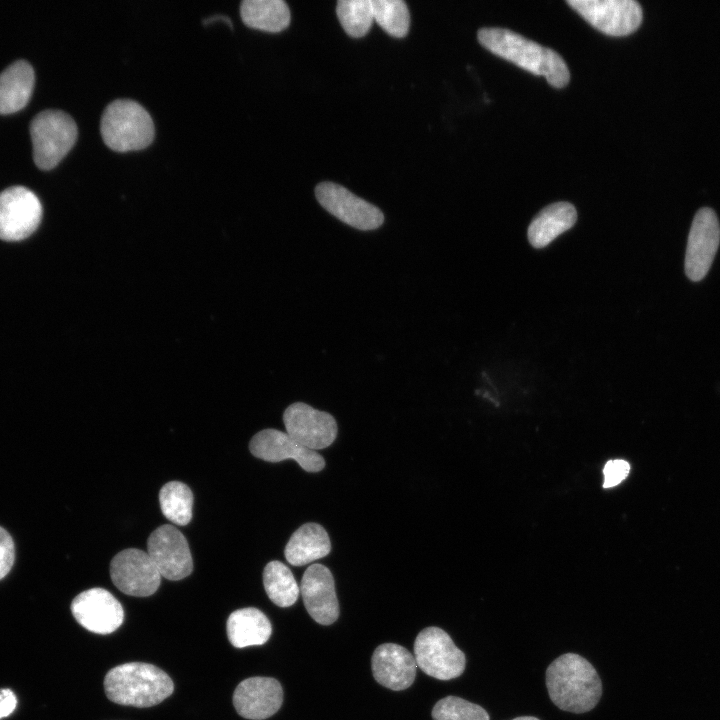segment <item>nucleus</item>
<instances>
[{
	"instance_id": "f257e3e1",
	"label": "nucleus",
	"mask_w": 720,
	"mask_h": 720,
	"mask_svg": "<svg viewBox=\"0 0 720 720\" xmlns=\"http://www.w3.org/2000/svg\"><path fill=\"white\" fill-rule=\"evenodd\" d=\"M477 37L479 43L493 54L535 75L545 76L551 86L563 88L568 84V67L554 50L503 28H482Z\"/></svg>"
},
{
	"instance_id": "f03ea898",
	"label": "nucleus",
	"mask_w": 720,
	"mask_h": 720,
	"mask_svg": "<svg viewBox=\"0 0 720 720\" xmlns=\"http://www.w3.org/2000/svg\"><path fill=\"white\" fill-rule=\"evenodd\" d=\"M546 686L552 702L572 713L590 711L602 694V683L595 668L574 653L563 654L548 666Z\"/></svg>"
},
{
	"instance_id": "7ed1b4c3",
	"label": "nucleus",
	"mask_w": 720,
	"mask_h": 720,
	"mask_svg": "<svg viewBox=\"0 0 720 720\" xmlns=\"http://www.w3.org/2000/svg\"><path fill=\"white\" fill-rule=\"evenodd\" d=\"M104 690L114 703L143 708L157 705L169 697L174 684L160 668L148 663L130 662L107 672Z\"/></svg>"
},
{
	"instance_id": "20e7f679",
	"label": "nucleus",
	"mask_w": 720,
	"mask_h": 720,
	"mask_svg": "<svg viewBox=\"0 0 720 720\" xmlns=\"http://www.w3.org/2000/svg\"><path fill=\"white\" fill-rule=\"evenodd\" d=\"M100 131L104 143L117 152L142 150L152 143L155 134L147 110L131 99H117L107 105Z\"/></svg>"
},
{
	"instance_id": "39448f33",
	"label": "nucleus",
	"mask_w": 720,
	"mask_h": 720,
	"mask_svg": "<svg viewBox=\"0 0 720 720\" xmlns=\"http://www.w3.org/2000/svg\"><path fill=\"white\" fill-rule=\"evenodd\" d=\"M30 136L33 158L41 170L56 167L74 146L78 129L73 118L64 111L44 110L31 121Z\"/></svg>"
},
{
	"instance_id": "423d86ee",
	"label": "nucleus",
	"mask_w": 720,
	"mask_h": 720,
	"mask_svg": "<svg viewBox=\"0 0 720 720\" xmlns=\"http://www.w3.org/2000/svg\"><path fill=\"white\" fill-rule=\"evenodd\" d=\"M414 653L417 666L433 678L450 680L464 672L465 654L439 627H427L417 635Z\"/></svg>"
},
{
	"instance_id": "0eeeda50",
	"label": "nucleus",
	"mask_w": 720,
	"mask_h": 720,
	"mask_svg": "<svg viewBox=\"0 0 720 720\" xmlns=\"http://www.w3.org/2000/svg\"><path fill=\"white\" fill-rule=\"evenodd\" d=\"M588 23L610 36H626L642 21V8L634 0H567Z\"/></svg>"
},
{
	"instance_id": "6e6552de",
	"label": "nucleus",
	"mask_w": 720,
	"mask_h": 720,
	"mask_svg": "<svg viewBox=\"0 0 720 720\" xmlns=\"http://www.w3.org/2000/svg\"><path fill=\"white\" fill-rule=\"evenodd\" d=\"M42 218L40 200L24 186H11L0 192V239L20 241L29 237Z\"/></svg>"
},
{
	"instance_id": "1a4fd4ad",
	"label": "nucleus",
	"mask_w": 720,
	"mask_h": 720,
	"mask_svg": "<svg viewBox=\"0 0 720 720\" xmlns=\"http://www.w3.org/2000/svg\"><path fill=\"white\" fill-rule=\"evenodd\" d=\"M315 196L325 210L353 228L369 231L379 228L384 222V215L378 207L339 184L319 183Z\"/></svg>"
},
{
	"instance_id": "9d476101",
	"label": "nucleus",
	"mask_w": 720,
	"mask_h": 720,
	"mask_svg": "<svg viewBox=\"0 0 720 720\" xmlns=\"http://www.w3.org/2000/svg\"><path fill=\"white\" fill-rule=\"evenodd\" d=\"M110 576L121 592L136 597L155 593L162 577L148 553L136 548L122 550L113 557Z\"/></svg>"
},
{
	"instance_id": "9b49d317",
	"label": "nucleus",
	"mask_w": 720,
	"mask_h": 720,
	"mask_svg": "<svg viewBox=\"0 0 720 720\" xmlns=\"http://www.w3.org/2000/svg\"><path fill=\"white\" fill-rule=\"evenodd\" d=\"M147 553L161 576L168 580H181L193 570L188 542L172 525H162L150 534Z\"/></svg>"
},
{
	"instance_id": "f8f14e48",
	"label": "nucleus",
	"mask_w": 720,
	"mask_h": 720,
	"mask_svg": "<svg viewBox=\"0 0 720 720\" xmlns=\"http://www.w3.org/2000/svg\"><path fill=\"white\" fill-rule=\"evenodd\" d=\"M720 243V226L715 212L701 208L690 228L685 273L692 281L702 280L708 273Z\"/></svg>"
},
{
	"instance_id": "ddd939ff",
	"label": "nucleus",
	"mask_w": 720,
	"mask_h": 720,
	"mask_svg": "<svg viewBox=\"0 0 720 720\" xmlns=\"http://www.w3.org/2000/svg\"><path fill=\"white\" fill-rule=\"evenodd\" d=\"M286 432L301 445L318 450L330 446L337 436L334 417L303 402L288 406L283 414Z\"/></svg>"
},
{
	"instance_id": "4468645a",
	"label": "nucleus",
	"mask_w": 720,
	"mask_h": 720,
	"mask_svg": "<svg viewBox=\"0 0 720 720\" xmlns=\"http://www.w3.org/2000/svg\"><path fill=\"white\" fill-rule=\"evenodd\" d=\"M77 622L97 634H110L120 627L124 611L120 602L103 588H92L78 594L71 604Z\"/></svg>"
},
{
	"instance_id": "2eb2a0df",
	"label": "nucleus",
	"mask_w": 720,
	"mask_h": 720,
	"mask_svg": "<svg viewBox=\"0 0 720 720\" xmlns=\"http://www.w3.org/2000/svg\"><path fill=\"white\" fill-rule=\"evenodd\" d=\"M250 452L268 462L295 460L307 472H319L325 467L324 458L295 439L287 432L264 429L256 433L249 443Z\"/></svg>"
},
{
	"instance_id": "dca6fc26",
	"label": "nucleus",
	"mask_w": 720,
	"mask_h": 720,
	"mask_svg": "<svg viewBox=\"0 0 720 720\" xmlns=\"http://www.w3.org/2000/svg\"><path fill=\"white\" fill-rule=\"evenodd\" d=\"M300 593L309 615L322 625L334 623L339 616V604L331 571L322 564H312L302 577Z\"/></svg>"
},
{
	"instance_id": "f3484780",
	"label": "nucleus",
	"mask_w": 720,
	"mask_h": 720,
	"mask_svg": "<svg viewBox=\"0 0 720 720\" xmlns=\"http://www.w3.org/2000/svg\"><path fill=\"white\" fill-rule=\"evenodd\" d=\"M282 702V687L270 677L247 678L238 684L233 694L237 713L251 720L271 717L280 709Z\"/></svg>"
},
{
	"instance_id": "a211bd4d",
	"label": "nucleus",
	"mask_w": 720,
	"mask_h": 720,
	"mask_svg": "<svg viewBox=\"0 0 720 720\" xmlns=\"http://www.w3.org/2000/svg\"><path fill=\"white\" fill-rule=\"evenodd\" d=\"M416 667L414 656L406 648L395 643L379 645L371 658L375 680L394 691L404 690L412 685L416 676Z\"/></svg>"
},
{
	"instance_id": "6ab92c4d",
	"label": "nucleus",
	"mask_w": 720,
	"mask_h": 720,
	"mask_svg": "<svg viewBox=\"0 0 720 720\" xmlns=\"http://www.w3.org/2000/svg\"><path fill=\"white\" fill-rule=\"evenodd\" d=\"M34 70L25 60L12 63L0 74V114L21 110L29 102L34 87Z\"/></svg>"
},
{
	"instance_id": "aec40b11",
	"label": "nucleus",
	"mask_w": 720,
	"mask_h": 720,
	"mask_svg": "<svg viewBox=\"0 0 720 720\" xmlns=\"http://www.w3.org/2000/svg\"><path fill=\"white\" fill-rule=\"evenodd\" d=\"M577 220L575 207L568 202H556L543 208L531 221L527 236L534 248H544L556 237L570 229Z\"/></svg>"
},
{
	"instance_id": "412c9836",
	"label": "nucleus",
	"mask_w": 720,
	"mask_h": 720,
	"mask_svg": "<svg viewBox=\"0 0 720 720\" xmlns=\"http://www.w3.org/2000/svg\"><path fill=\"white\" fill-rule=\"evenodd\" d=\"M227 636L236 648L263 645L272 633V625L259 609L248 607L232 612L226 624Z\"/></svg>"
},
{
	"instance_id": "4be33fe9",
	"label": "nucleus",
	"mask_w": 720,
	"mask_h": 720,
	"mask_svg": "<svg viewBox=\"0 0 720 720\" xmlns=\"http://www.w3.org/2000/svg\"><path fill=\"white\" fill-rule=\"evenodd\" d=\"M331 543L326 530L317 523H305L290 537L284 554L294 566H302L329 554Z\"/></svg>"
},
{
	"instance_id": "5701e85b",
	"label": "nucleus",
	"mask_w": 720,
	"mask_h": 720,
	"mask_svg": "<svg viewBox=\"0 0 720 720\" xmlns=\"http://www.w3.org/2000/svg\"><path fill=\"white\" fill-rule=\"evenodd\" d=\"M240 14L250 28L277 33L288 27L290 10L283 0H245Z\"/></svg>"
},
{
	"instance_id": "b1692460",
	"label": "nucleus",
	"mask_w": 720,
	"mask_h": 720,
	"mask_svg": "<svg viewBox=\"0 0 720 720\" xmlns=\"http://www.w3.org/2000/svg\"><path fill=\"white\" fill-rule=\"evenodd\" d=\"M263 583L269 599L279 607L292 606L298 599L300 588L291 570L280 561L265 566Z\"/></svg>"
},
{
	"instance_id": "393cba45",
	"label": "nucleus",
	"mask_w": 720,
	"mask_h": 720,
	"mask_svg": "<svg viewBox=\"0 0 720 720\" xmlns=\"http://www.w3.org/2000/svg\"><path fill=\"white\" fill-rule=\"evenodd\" d=\"M160 508L164 516L174 524L187 525L192 518L193 494L180 481L166 483L159 492Z\"/></svg>"
},
{
	"instance_id": "a878e982",
	"label": "nucleus",
	"mask_w": 720,
	"mask_h": 720,
	"mask_svg": "<svg viewBox=\"0 0 720 720\" xmlns=\"http://www.w3.org/2000/svg\"><path fill=\"white\" fill-rule=\"evenodd\" d=\"M336 13L342 28L354 38L366 35L374 21L372 0H340Z\"/></svg>"
},
{
	"instance_id": "bb28decb",
	"label": "nucleus",
	"mask_w": 720,
	"mask_h": 720,
	"mask_svg": "<svg viewBox=\"0 0 720 720\" xmlns=\"http://www.w3.org/2000/svg\"><path fill=\"white\" fill-rule=\"evenodd\" d=\"M374 21L389 35L402 38L410 25V15L402 0H372Z\"/></svg>"
},
{
	"instance_id": "cd10ccee",
	"label": "nucleus",
	"mask_w": 720,
	"mask_h": 720,
	"mask_svg": "<svg viewBox=\"0 0 720 720\" xmlns=\"http://www.w3.org/2000/svg\"><path fill=\"white\" fill-rule=\"evenodd\" d=\"M431 715L434 720H490L483 707L457 696L440 699Z\"/></svg>"
},
{
	"instance_id": "c85d7f7f",
	"label": "nucleus",
	"mask_w": 720,
	"mask_h": 720,
	"mask_svg": "<svg viewBox=\"0 0 720 720\" xmlns=\"http://www.w3.org/2000/svg\"><path fill=\"white\" fill-rule=\"evenodd\" d=\"M630 464L623 459L609 460L604 468V488H612L620 484L629 474Z\"/></svg>"
},
{
	"instance_id": "c756f323",
	"label": "nucleus",
	"mask_w": 720,
	"mask_h": 720,
	"mask_svg": "<svg viewBox=\"0 0 720 720\" xmlns=\"http://www.w3.org/2000/svg\"><path fill=\"white\" fill-rule=\"evenodd\" d=\"M15 560L14 542L9 533L0 527V579L12 568Z\"/></svg>"
},
{
	"instance_id": "7c9ffc66",
	"label": "nucleus",
	"mask_w": 720,
	"mask_h": 720,
	"mask_svg": "<svg viewBox=\"0 0 720 720\" xmlns=\"http://www.w3.org/2000/svg\"><path fill=\"white\" fill-rule=\"evenodd\" d=\"M17 699L10 689L0 690V719L9 716L16 708Z\"/></svg>"
},
{
	"instance_id": "2f4dec72",
	"label": "nucleus",
	"mask_w": 720,
	"mask_h": 720,
	"mask_svg": "<svg viewBox=\"0 0 720 720\" xmlns=\"http://www.w3.org/2000/svg\"><path fill=\"white\" fill-rule=\"evenodd\" d=\"M218 20H223L224 22H226V23L230 26V28L233 27L231 20H230L228 17L223 16V15H214V16H212V17H210V18H207V19H205V20L203 21V24H204V25H208V24H211V23H213V22H215V21H218Z\"/></svg>"
},
{
	"instance_id": "473e14b6",
	"label": "nucleus",
	"mask_w": 720,
	"mask_h": 720,
	"mask_svg": "<svg viewBox=\"0 0 720 720\" xmlns=\"http://www.w3.org/2000/svg\"><path fill=\"white\" fill-rule=\"evenodd\" d=\"M512 720H539V719L536 717H533V716H520V717L514 718Z\"/></svg>"
}]
</instances>
